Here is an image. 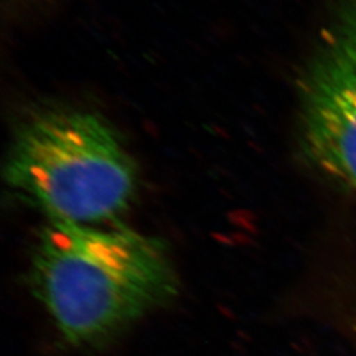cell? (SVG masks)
<instances>
[{
    "instance_id": "obj_1",
    "label": "cell",
    "mask_w": 356,
    "mask_h": 356,
    "mask_svg": "<svg viewBox=\"0 0 356 356\" xmlns=\"http://www.w3.org/2000/svg\"><path fill=\"white\" fill-rule=\"evenodd\" d=\"M29 282L65 341L104 343L176 297L165 244L120 223L49 222L35 244Z\"/></svg>"
},
{
    "instance_id": "obj_2",
    "label": "cell",
    "mask_w": 356,
    "mask_h": 356,
    "mask_svg": "<svg viewBox=\"0 0 356 356\" xmlns=\"http://www.w3.org/2000/svg\"><path fill=\"white\" fill-rule=\"evenodd\" d=\"M13 193L49 218L119 223L135 200L136 168L114 128L86 111H49L24 124L6 166Z\"/></svg>"
},
{
    "instance_id": "obj_3",
    "label": "cell",
    "mask_w": 356,
    "mask_h": 356,
    "mask_svg": "<svg viewBox=\"0 0 356 356\" xmlns=\"http://www.w3.org/2000/svg\"><path fill=\"white\" fill-rule=\"evenodd\" d=\"M300 86V143L322 175L356 191V0H332Z\"/></svg>"
}]
</instances>
